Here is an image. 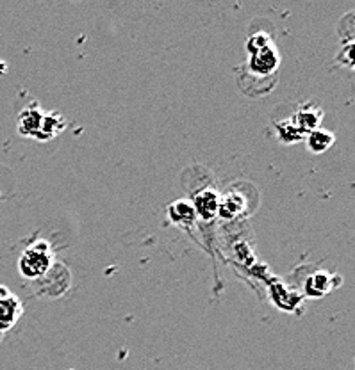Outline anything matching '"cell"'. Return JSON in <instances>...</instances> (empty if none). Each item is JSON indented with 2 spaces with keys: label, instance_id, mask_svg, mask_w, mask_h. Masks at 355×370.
I'll return each mask as SVG.
<instances>
[{
  "label": "cell",
  "instance_id": "8",
  "mask_svg": "<svg viewBox=\"0 0 355 370\" xmlns=\"http://www.w3.org/2000/svg\"><path fill=\"white\" fill-rule=\"evenodd\" d=\"M305 146L311 153H323V151L330 150L336 143V137H334L332 132L323 129H316L312 132L305 134Z\"/></svg>",
  "mask_w": 355,
  "mask_h": 370
},
{
  "label": "cell",
  "instance_id": "3",
  "mask_svg": "<svg viewBox=\"0 0 355 370\" xmlns=\"http://www.w3.org/2000/svg\"><path fill=\"white\" fill-rule=\"evenodd\" d=\"M280 65V55L279 50L275 47H268L265 50L258 52V54L250 55L248 59V68H250L252 73L255 75H263V77H268L272 73L277 72Z\"/></svg>",
  "mask_w": 355,
  "mask_h": 370
},
{
  "label": "cell",
  "instance_id": "11",
  "mask_svg": "<svg viewBox=\"0 0 355 370\" xmlns=\"http://www.w3.org/2000/svg\"><path fill=\"white\" fill-rule=\"evenodd\" d=\"M65 129V121L59 114H45L43 123H41V130L38 132L36 139H51L55 134L61 132Z\"/></svg>",
  "mask_w": 355,
  "mask_h": 370
},
{
  "label": "cell",
  "instance_id": "12",
  "mask_svg": "<svg viewBox=\"0 0 355 370\" xmlns=\"http://www.w3.org/2000/svg\"><path fill=\"white\" fill-rule=\"evenodd\" d=\"M275 130H277V136H279V139L282 141L284 144H293L297 143V141L304 139V134L295 126V123L291 121V119L275 123Z\"/></svg>",
  "mask_w": 355,
  "mask_h": 370
},
{
  "label": "cell",
  "instance_id": "9",
  "mask_svg": "<svg viewBox=\"0 0 355 370\" xmlns=\"http://www.w3.org/2000/svg\"><path fill=\"white\" fill-rule=\"evenodd\" d=\"M332 287H336V285L330 281V276L325 273L312 274V276H309L307 281H305V292H307L309 295H312V298H322L327 292L332 290Z\"/></svg>",
  "mask_w": 355,
  "mask_h": 370
},
{
  "label": "cell",
  "instance_id": "5",
  "mask_svg": "<svg viewBox=\"0 0 355 370\" xmlns=\"http://www.w3.org/2000/svg\"><path fill=\"white\" fill-rule=\"evenodd\" d=\"M220 200L221 196L214 189H203V191H200L195 196V202H193L196 217H200L203 221L214 219L218 216V209H220Z\"/></svg>",
  "mask_w": 355,
  "mask_h": 370
},
{
  "label": "cell",
  "instance_id": "6",
  "mask_svg": "<svg viewBox=\"0 0 355 370\" xmlns=\"http://www.w3.org/2000/svg\"><path fill=\"white\" fill-rule=\"evenodd\" d=\"M43 112L33 105V107L23 109L22 114L18 118V132L22 136H29V137H36L38 132L41 130V123H43Z\"/></svg>",
  "mask_w": 355,
  "mask_h": 370
},
{
  "label": "cell",
  "instance_id": "7",
  "mask_svg": "<svg viewBox=\"0 0 355 370\" xmlns=\"http://www.w3.org/2000/svg\"><path fill=\"white\" fill-rule=\"evenodd\" d=\"M168 217H170L171 223L175 224H181V227H191V224L196 221L195 207H193L191 202L177 200V202L168 205Z\"/></svg>",
  "mask_w": 355,
  "mask_h": 370
},
{
  "label": "cell",
  "instance_id": "14",
  "mask_svg": "<svg viewBox=\"0 0 355 370\" xmlns=\"http://www.w3.org/2000/svg\"><path fill=\"white\" fill-rule=\"evenodd\" d=\"M0 70H4V73H6V65H4V62H0Z\"/></svg>",
  "mask_w": 355,
  "mask_h": 370
},
{
  "label": "cell",
  "instance_id": "4",
  "mask_svg": "<svg viewBox=\"0 0 355 370\" xmlns=\"http://www.w3.org/2000/svg\"><path fill=\"white\" fill-rule=\"evenodd\" d=\"M291 121L295 123V126H297L305 137V134L319 129V125H322L323 121V111L318 107V105L311 102V104L302 105V107L293 114Z\"/></svg>",
  "mask_w": 355,
  "mask_h": 370
},
{
  "label": "cell",
  "instance_id": "2",
  "mask_svg": "<svg viewBox=\"0 0 355 370\" xmlns=\"http://www.w3.org/2000/svg\"><path fill=\"white\" fill-rule=\"evenodd\" d=\"M23 313V305L13 292L0 285V333L15 326Z\"/></svg>",
  "mask_w": 355,
  "mask_h": 370
},
{
  "label": "cell",
  "instance_id": "1",
  "mask_svg": "<svg viewBox=\"0 0 355 370\" xmlns=\"http://www.w3.org/2000/svg\"><path fill=\"white\" fill-rule=\"evenodd\" d=\"M54 266L52 259V249L47 241L33 242L26 251L22 253L18 260L20 274L27 280H40L45 278V274Z\"/></svg>",
  "mask_w": 355,
  "mask_h": 370
},
{
  "label": "cell",
  "instance_id": "10",
  "mask_svg": "<svg viewBox=\"0 0 355 370\" xmlns=\"http://www.w3.org/2000/svg\"><path fill=\"white\" fill-rule=\"evenodd\" d=\"M243 196L238 195H228L225 198L220 200V209H218V216L227 217V219H232L238 214L243 212Z\"/></svg>",
  "mask_w": 355,
  "mask_h": 370
},
{
  "label": "cell",
  "instance_id": "13",
  "mask_svg": "<svg viewBox=\"0 0 355 370\" xmlns=\"http://www.w3.org/2000/svg\"><path fill=\"white\" fill-rule=\"evenodd\" d=\"M272 47V38H270L268 33H255L254 36L248 38V43H247V48L248 52H250V55L258 54V52L265 50V48Z\"/></svg>",
  "mask_w": 355,
  "mask_h": 370
}]
</instances>
